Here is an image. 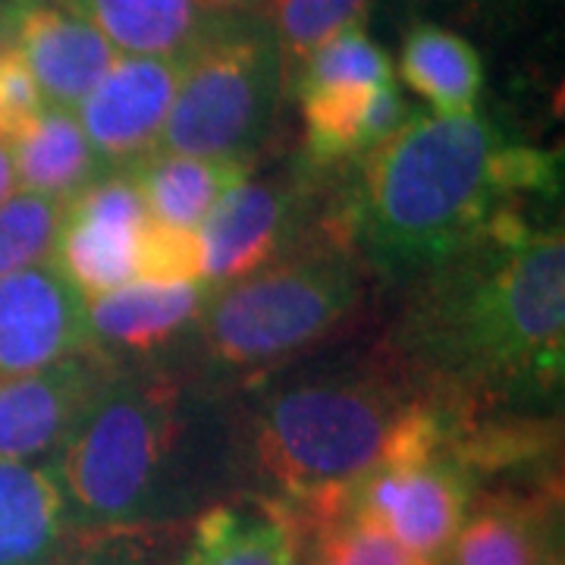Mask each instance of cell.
<instances>
[{
	"label": "cell",
	"instance_id": "cell-25",
	"mask_svg": "<svg viewBox=\"0 0 565 565\" xmlns=\"http://www.w3.org/2000/svg\"><path fill=\"white\" fill-rule=\"evenodd\" d=\"M66 202L39 195V192H17L0 202V277L22 270L29 264L47 262L61 236V223Z\"/></svg>",
	"mask_w": 565,
	"mask_h": 565
},
{
	"label": "cell",
	"instance_id": "cell-7",
	"mask_svg": "<svg viewBox=\"0 0 565 565\" xmlns=\"http://www.w3.org/2000/svg\"><path fill=\"white\" fill-rule=\"evenodd\" d=\"M471 500L475 478L456 459L434 456L415 465H377L349 490L343 512L440 565Z\"/></svg>",
	"mask_w": 565,
	"mask_h": 565
},
{
	"label": "cell",
	"instance_id": "cell-1",
	"mask_svg": "<svg viewBox=\"0 0 565 565\" xmlns=\"http://www.w3.org/2000/svg\"><path fill=\"white\" fill-rule=\"evenodd\" d=\"M412 286L386 359L408 386L465 415L550 399L563 386V226L503 204L481 236Z\"/></svg>",
	"mask_w": 565,
	"mask_h": 565
},
{
	"label": "cell",
	"instance_id": "cell-18",
	"mask_svg": "<svg viewBox=\"0 0 565 565\" xmlns=\"http://www.w3.org/2000/svg\"><path fill=\"white\" fill-rule=\"evenodd\" d=\"M92 22L104 39L132 57L182 61L221 17L195 0H61Z\"/></svg>",
	"mask_w": 565,
	"mask_h": 565
},
{
	"label": "cell",
	"instance_id": "cell-15",
	"mask_svg": "<svg viewBox=\"0 0 565 565\" xmlns=\"http://www.w3.org/2000/svg\"><path fill=\"white\" fill-rule=\"evenodd\" d=\"M73 527L57 462L0 459V565H51Z\"/></svg>",
	"mask_w": 565,
	"mask_h": 565
},
{
	"label": "cell",
	"instance_id": "cell-26",
	"mask_svg": "<svg viewBox=\"0 0 565 565\" xmlns=\"http://www.w3.org/2000/svg\"><path fill=\"white\" fill-rule=\"evenodd\" d=\"M390 79H393L390 57L367 39L364 25H359L321 44L302 63L296 79L289 82V95L321 88V85H381Z\"/></svg>",
	"mask_w": 565,
	"mask_h": 565
},
{
	"label": "cell",
	"instance_id": "cell-17",
	"mask_svg": "<svg viewBox=\"0 0 565 565\" xmlns=\"http://www.w3.org/2000/svg\"><path fill=\"white\" fill-rule=\"evenodd\" d=\"M122 173L136 182L151 221L199 230L223 195L248 180V161L151 151Z\"/></svg>",
	"mask_w": 565,
	"mask_h": 565
},
{
	"label": "cell",
	"instance_id": "cell-5",
	"mask_svg": "<svg viewBox=\"0 0 565 565\" xmlns=\"http://www.w3.org/2000/svg\"><path fill=\"white\" fill-rule=\"evenodd\" d=\"M180 434V386L120 371L57 452L73 525L120 527L154 500Z\"/></svg>",
	"mask_w": 565,
	"mask_h": 565
},
{
	"label": "cell",
	"instance_id": "cell-2",
	"mask_svg": "<svg viewBox=\"0 0 565 565\" xmlns=\"http://www.w3.org/2000/svg\"><path fill=\"white\" fill-rule=\"evenodd\" d=\"M559 151L509 141L481 114H415L355 177V252L415 282L471 245L503 204L559 199Z\"/></svg>",
	"mask_w": 565,
	"mask_h": 565
},
{
	"label": "cell",
	"instance_id": "cell-12",
	"mask_svg": "<svg viewBox=\"0 0 565 565\" xmlns=\"http://www.w3.org/2000/svg\"><path fill=\"white\" fill-rule=\"evenodd\" d=\"M7 39L20 47L47 107L76 110L120 51L57 0H17Z\"/></svg>",
	"mask_w": 565,
	"mask_h": 565
},
{
	"label": "cell",
	"instance_id": "cell-20",
	"mask_svg": "<svg viewBox=\"0 0 565 565\" xmlns=\"http://www.w3.org/2000/svg\"><path fill=\"white\" fill-rule=\"evenodd\" d=\"M17 182L25 192H39L70 202L88 182L102 177V161L82 132L79 117L63 107H44L20 139L10 145Z\"/></svg>",
	"mask_w": 565,
	"mask_h": 565
},
{
	"label": "cell",
	"instance_id": "cell-16",
	"mask_svg": "<svg viewBox=\"0 0 565 565\" xmlns=\"http://www.w3.org/2000/svg\"><path fill=\"white\" fill-rule=\"evenodd\" d=\"M180 565H302V531L280 500L214 505Z\"/></svg>",
	"mask_w": 565,
	"mask_h": 565
},
{
	"label": "cell",
	"instance_id": "cell-13",
	"mask_svg": "<svg viewBox=\"0 0 565 565\" xmlns=\"http://www.w3.org/2000/svg\"><path fill=\"white\" fill-rule=\"evenodd\" d=\"M559 481L471 500L440 565H546L559 546Z\"/></svg>",
	"mask_w": 565,
	"mask_h": 565
},
{
	"label": "cell",
	"instance_id": "cell-4",
	"mask_svg": "<svg viewBox=\"0 0 565 565\" xmlns=\"http://www.w3.org/2000/svg\"><path fill=\"white\" fill-rule=\"evenodd\" d=\"M362 267L355 252L311 245L211 289L192 327L204 359L255 371L318 345L362 308Z\"/></svg>",
	"mask_w": 565,
	"mask_h": 565
},
{
	"label": "cell",
	"instance_id": "cell-29",
	"mask_svg": "<svg viewBox=\"0 0 565 565\" xmlns=\"http://www.w3.org/2000/svg\"><path fill=\"white\" fill-rule=\"evenodd\" d=\"M211 17H264L267 0H195Z\"/></svg>",
	"mask_w": 565,
	"mask_h": 565
},
{
	"label": "cell",
	"instance_id": "cell-32",
	"mask_svg": "<svg viewBox=\"0 0 565 565\" xmlns=\"http://www.w3.org/2000/svg\"><path fill=\"white\" fill-rule=\"evenodd\" d=\"M57 3H61V0H57Z\"/></svg>",
	"mask_w": 565,
	"mask_h": 565
},
{
	"label": "cell",
	"instance_id": "cell-21",
	"mask_svg": "<svg viewBox=\"0 0 565 565\" xmlns=\"http://www.w3.org/2000/svg\"><path fill=\"white\" fill-rule=\"evenodd\" d=\"M374 85H321L299 92L305 122V170L330 173L362 161V117Z\"/></svg>",
	"mask_w": 565,
	"mask_h": 565
},
{
	"label": "cell",
	"instance_id": "cell-6",
	"mask_svg": "<svg viewBox=\"0 0 565 565\" xmlns=\"http://www.w3.org/2000/svg\"><path fill=\"white\" fill-rule=\"evenodd\" d=\"M282 92L277 41L258 17H221L180 61L154 151L248 161L270 136Z\"/></svg>",
	"mask_w": 565,
	"mask_h": 565
},
{
	"label": "cell",
	"instance_id": "cell-24",
	"mask_svg": "<svg viewBox=\"0 0 565 565\" xmlns=\"http://www.w3.org/2000/svg\"><path fill=\"white\" fill-rule=\"evenodd\" d=\"M302 559L305 565H437L349 512H340L305 534Z\"/></svg>",
	"mask_w": 565,
	"mask_h": 565
},
{
	"label": "cell",
	"instance_id": "cell-11",
	"mask_svg": "<svg viewBox=\"0 0 565 565\" xmlns=\"http://www.w3.org/2000/svg\"><path fill=\"white\" fill-rule=\"evenodd\" d=\"M180 61L122 54L79 104V126L102 167H129L158 148Z\"/></svg>",
	"mask_w": 565,
	"mask_h": 565
},
{
	"label": "cell",
	"instance_id": "cell-8",
	"mask_svg": "<svg viewBox=\"0 0 565 565\" xmlns=\"http://www.w3.org/2000/svg\"><path fill=\"white\" fill-rule=\"evenodd\" d=\"M120 371V362L92 345L32 374L0 377V459H57L82 415Z\"/></svg>",
	"mask_w": 565,
	"mask_h": 565
},
{
	"label": "cell",
	"instance_id": "cell-9",
	"mask_svg": "<svg viewBox=\"0 0 565 565\" xmlns=\"http://www.w3.org/2000/svg\"><path fill=\"white\" fill-rule=\"evenodd\" d=\"M308 192L305 167L286 180H245L226 192L199 226L204 282L221 289L292 255V245L302 236V204L308 202Z\"/></svg>",
	"mask_w": 565,
	"mask_h": 565
},
{
	"label": "cell",
	"instance_id": "cell-19",
	"mask_svg": "<svg viewBox=\"0 0 565 565\" xmlns=\"http://www.w3.org/2000/svg\"><path fill=\"white\" fill-rule=\"evenodd\" d=\"M399 76L440 117L475 114L484 88V63L475 44L437 22H412L403 39Z\"/></svg>",
	"mask_w": 565,
	"mask_h": 565
},
{
	"label": "cell",
	"instance_id": "cell-23",
	"mask_svg": "<svg viewBox=\"0 0 565 565\" xmlns=\"http://www.w3.org/2000/svg\"><path fill=\"white\" fill-rule=\"evenodd\" d=\"M367 10L371 0H267L262 20L277 41L286 92L302 63L340 32L364 25Z\"/></svg>",
	"mask_w": 565,
	"mask_h": 565
},
{
	"label": "cell",
	"instance_id": "cell-10",
	"mask_svg": "<svg viewBox=\"0 0 565 565\" xmlns=\"http://www.w3.org/2000/svg\"><path fill=\"white\" fill-rule=\"evenodd\" d=\"M88 299L54 258L0 277V377L92 349Z\"/></svg>",
	"mask_w": 565,
	"mask_h": 565
},
{
	"label": "cell",
	"instance_id": "cell-22",
	"mask_svg": "<svg viewBox=\"0 0 565 565\" xmlns=\"http://www.w3.org/2000/svg\"><path fill=\"white\" fill-rule=\"evenodd\" d=\"M136 239L139 233L70 217L63 211L54 262L85 299H98L126 282H136Z\"/></svg>",
	"mask_w": 565,
	"mask_h": 565
},
{
	"label": "cell",
	"instance_id": "cell-28",
	"mask_svg": "<svg viewBox=\"0 0 565 565\" xmlns=\"http://www.w3.org/2000/svg\"><path fill=\"white\" fill-rule=\"evenodd\" d=\"M44 98L25 57L10 39L0 41V141L10 148L44 114Z\"/></svg>",
	"mask_w": 565,
	"mask_h": 565
},
{
	"label": "cell",
	"instance_id": "cell-31",
	"mask_svg": "<svg viewBox=\"0 0 565 565\" xmlns=\"http://www.w3.org/2000/svg\"><path fill=\"white\" fill-rule=\"evenodd\" d=\"M13 7H17V0H0V41L7 39V29H10Z\"/></svg>",
	"mask_w": 565,
	"mask_h": 565
},
{
	"label": "cell",
	"instance_id": "cell-30",
	"mask_svg": "<svg viewBox=\"0 0 565 565\" xmlns=\"http://www.w3.org/2000/svg\"><path fill=\"white\" fill-rule=\"evenodd\" d=\"M17 189V170H13V158L10 148L0 141V202H7Z\"/></svg>",
	"mask_w": 565,
	"mask_h": 565
},
{
	"label": "cell",
	"instance_id": "cell-3",
	"mask_svg": "<svg viewBox=\"0 0 565 565\" xmlns=\"http://www.w3.org/2000/svg\"><path fill=\"white\" fill-rule=\"evenodd\" d=\"M415 396L386 359L384 367L302 381L264 399L252 427L255 462L302 537L343 512L349 490L381 465Z\"/></svg>",
	"mask_w": 565,
	"mask_h": 565
},
{
	"label": "cell",
	"instance_id": "cell-14",
	"mask_svg": "<svg viewBox=\"0 0 565 565\" xmlns=\"http://www.w3.org/2000/svg\"><path fill=\"white\" fill-rule=\"evenodd\" d=\"M211 286L207 282H126L88 299L92 343L117 362V352L151 355L192 330Z\"/></svg>",
	"mask_w": 565,
	"mask_h": 565
},
{
	"label": "cell",
	"instance_id": "cell-27",
	"mask_svg": "<svg viewBox=\"0 0 565 565\" xmlns=\"http://www.w3.org/2000/svg\"><path fill=\"white\" fill-rule=\"evenodd\" d=\"M136 280L204 282V252L199 230L148 221L136 239Z\"/></svg>",
	"mask_w": 565,
	"mask_h": 565
}]
</instances>
